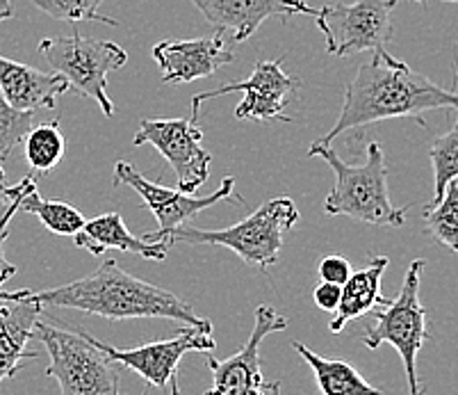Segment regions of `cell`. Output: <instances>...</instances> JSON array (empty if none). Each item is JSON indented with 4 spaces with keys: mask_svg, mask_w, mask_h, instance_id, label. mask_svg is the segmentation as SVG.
Returning a JSON list of instances; mask_svg holds the SVG:
<instances>
[{
    "mask_svg": "<svg viewBox=\"0 0 458 395\" xmlns=\"http://www.w3.org/2000/svg\"><path fill=\"white\" fill-rule=\"evenodd\" d=\"M458 110V91L445 90L438 82L428 81L406 62L390 56L386 48H377L372 60L358 69L344 91L343 112L335 126L315 144L331 147L335 137L352 128L386 119H415L424 126V112Z\"/></svg>",
    "mask_w": 458,
    "mask_h": 395,
    "instance_id": "cell-1",
    "label": "cell"
},
{
    "mask_svg": "<svg viewBox=\"0 0 458 395\" xmlns=\"http://www.w3.org/2000/svg\"><path fill=\"white\" fill-rule=\"evenodd\" d=\"M30 295L44 306L78 309L107 320L165 318L190 327H212L210 320L199 318L176 293L123 272L114 259L78 281L39 293L30 290Z\"/></svg>",
    "mask_w": 458,
    "mask_h": 395,
    "instance_id": "cell-2",
    "label": "cell"
},
{
    "mask_svg": "<svg viewBox=\"0 0 458 395\" xmlns=\"http://www.w3.org/2000/svg\"><path fill=\"white\" fill-rule=\"evenodd\" d=\"M310 158H322L335 174V185L324 202V213L328 218L344 215L356 222L374 227H403L406 208H397L390 202L388 167L378 142H369L365 149V160L360 165H349L331 147L312 144L308 149Z\"/></svg>",
    "mask_w": 458,
    "mask_h": 395,
    "instance_id": "cell-3",
    "label": "cell"
},
{
    "mask_svg": "<svg viewBox=\"0 0 458 395\" xmlns=\"http://www.w3.org/2000/svg\"><path fill=\"white\" fill-rule=\"evenodd\" d=\"M299 222V208L290 197H276L256 208L249 218L237 222L228 228H194L178 227L172 234L174 245H216L235 252L244 263L258 265L260 270H267L278 263V253L283 247V234L290 231Z\"/></svg>",
    "mask_w": 458,
    "mask_h": 395,
    "instance_id": "cell-4",
    "label": "cell"
},
{
    "mask_svg": "<svg viewBox=\"0 0 458 395\" xmlns=\"http://www.w3.org/2000/svg\"><path fill=\"white\" fill-rule=\"evenodd\" d=\"M35 336L48 352V377H55L64 395H116L122 391V364L107 356L85 330L69 331L44 320Z\"/></svg>",
    "mask_w": 458,
    "mask_h": 395,
    "instance_id": "cell-5",
    "label": "cell"
},
{
    "mask_svg": "<svg viewBox=\"0 0 458 395\" xmlns=\"http://www.w3.org/2000/svg\"><path fill=\"white\" fill-rule=\"evenodd\" d=\"M424 265L427 263L422 259L408 265L399 295L374 309V324H369L363 334V345L369 350H377L383 343H388L399 352L403 370H406L408 391L413 395L422 393L418 377V355L424 340H428L427 309L420 302Z\"/></svg>",
    "mask_w": 458,
    "mask_h": 395,
    "instance_id": "cell-6",
    "label": "cell"
},
{
    "mask_svg": "<svg viewBox=\"0 0 458 395\" xmlns=\"http://www.w3.org/2000/svg\"><path fill=\"white\" fill-rule=\"evenodd\" d=\"M39 53L69 81L71 90L98 103L106 117L114 115V103L107 97V73L126 64V48L114 41L71 35L41 39Z\"/></svg>",
    "mask_w": 458,
    "mask_h": 395,
    "instance_id": "cell-7",
    "label": "cell"
},
{
    "mask_svg": "<svg viewBox=\"0 0 458 395\" xmlns=\"http://www.w3.org/2000/svg\"><path fill=\"white\" fill-rule=\"evenodd\" d=\"M397 0H356L352 5H324L315 23L327 37V51L335 57L386 48L393 39V10Z\"/></svg>",
    "mask_w": 458,
    "mask_h": 395,
    "instance_id": "cell-8",
    "label": "cell"
},
{
    "mask_svg": "<svg viewBox=\"0 0 458 395\" xmlns=\"http://www.w3.org/2000/svg\"><path fill=\"white\" fill-rule=\"evenodd\" d=\"M287 56L278 60H258L253 66L251 76L247 81L226 82L216 90L201 91L191 97V122H199L201 115V103L210 99L224 97L231 91H242V103L235 107L237 119H251V122H290L285 115V107L297 99L301 81L294 76H287L283 72V62Z\"/></svg>",
    "mask_w": 458,
    "mask_h": 395,
    "instance_id": "cell-9",
    "label": "cell"
},
{
    "mask_svg": "<svg viewBox=\"0 0 458 395\" xmlns=\"http://www.w3.org/2000/svg\"><path fill=\"white\" fill-rule=\"evenodd\" d=\"M114 185H128L135 190L141 197V202L147 203V208L157 219V231L144 236V240H165L172 247V234L178 227L190 222L191 218H197L201 210L215 206L219 202H240L244 203L242 197H237L235 178L226 176L222 185L216 188V193L208 194V197H191V194L182 193V190L166 188V185H157V183L148 181L141 172H137L131 162L119 160L114 165Z\"/></svg>",
    "mask_w": 458,
    "mask_h": 395,
    "instance_id": "cell-10",
    "label": "cell"
},
{
    "mask_svg": "<svg viewBox=\"0 0 458 395\" xmlns=\"http://www.w3.org/2000/svg\"><path fill=\"white\" fill-rule=\"evenodd\" d=\"M91 340L116 364L137 373L156 389L169 391L174 395L178 393V365L182 356L187 352H210L216 345V340L212 339V327H190V324H185L174 339L140 345L132 350H119L94 336Z\"/></svg>",
    "mask_w": 458,
    "mask_h": 395,
    "instance_id": "cell-11",
    "label": "cell"
},
{
    "mask_svg": "<svg viewBox=\"0 0 458 395\" xmlns=\"http://www.w3.org/2000/svg\"><path fill=\"white\" fill-rule=\"evenodd\" d=\"M201 140L203 131L191 119H141L132 144H153L176 172L178 190L194 194L210 178L212 156Z\"/></svg>",
    "mask_w": 458,
    "mask_h": 395,
    "instance_id": "cell-12",
    "label": "cell"
},
{
    "mask_svg": "<svg viewBox=\"0 0 458 395\" xmlns=\"http://www.w3.org/2000/svg\"><path fill=\"white\" fill-rule=\"evenodd\" d=\"M287 318L278 315L272 305H260L253 315V331L242 350L228 359H208L212 386L208 395H260L278 393L281 384L265 382L260 368V343L276 331L287 330Z\"/></svg>",
    "mask_w": 458,
    "mask_h": 395,
    "instance_id": "cell-13",
    "label": "cell"
},
{
    "mask_svg": "<svg viewBox=\"0 0 458 395\" xmlns=\"http://www.w3.org/2000/svg\"><path fill=\"white\" fill-rule=\"evenodd\" d=\"M44 305L30 295V288H0V384L14 377L26 359H37V352L28 350L35 339V322Z\"/></svg>",
    "mask_w": 458,
    "mask_h": 395,
    "instance_id": "cell-14",
    "label": "cell"
},
{
    "mask_svg": "<svg viewBox=\"0 0 458 395\" xmlns=\"http://www.w3.org/2000/svg\"><path fill=\"white\" fill-rule=\"evenodd\" d=\"M153 60L162 72V82H191L212 76L216 69L235 62V53L224 41L222 32L212 39L160 41L153 46Z\"/></svg>",
    "mask_w": 458,
    "mask_h": 395,
    "instance_id": "cell-15",
    "label": "cell"
},
{
    "mask_svg": "<svg viewBox=\"0 0 458 395\" xmlns=\"http://www.w3.org/2000/svg\"><path fill=\"white\" fill-rule=\"evenodd\" d=\"M216 32H231L233 41H247L269 16L310 14L306 0H191Z\"/></svg>",
    "mask_w": 458,
    "mask_h": 395,
    "instance_id": "cell-16",
    "label": "cell"
},
{
    "mask_svg": "<svg viewBox=\"0 0 458 395\" xmlns=\"http://www.w3.org/2000/svg\"><path fill=\"white\" fill-rule=\"evenodd\" d=\"M66 90L71 87L62 73H44L0 56V91L19 110H51Z\"/></svg>",
    "mask_w": 458,
    "mask_h": 395,
    "instance_id": "cell-17",
    "label": "cell"
},
{
    "mask_svg": "<svg viewBox=\"0 0 458 395\" xmlns=\"http://www.w3.org/2000/svg\"><path fill=\"white\" fill-rule=\"evenodd\" d=\"M73 238L78 247L87 249L94 256H101L107 249H122V252L137 253L148 261H165L172 249L165 240L137 238L119 213H103L94 219H85Z\"/></svg>",
    "mask_w": 458,
    "mask_h": 395,
    "instance_id": "cell-18",
    "label": "cell"
},
{
    "mask_svg": "<svg viewBox=\"0 0 458 395\" xmlns=\"http://www.w3.org/2000/svg\"><path fill=\"white\" fill-rule=\"evenodd\" d=\"M388 256H374L365 268L349 274V279L343 284L340 305L333 311V318L328 322V330L333 334L343 331L352 320L360 318L365 313H372L377 306L388 302L381 295V279L386 268H388Z\"/></svg>",
    "mask_w": 458,
    "mask_h": 395,
    "instance_id": "cell-19",
    "label": "cell"
},
{
    "mask_svg": "<svg viewBox=\"0 0 458 395\" xmlns=\"http://www.w3.org/2000/svg\"><path fill=\"white\" fill-rule=\"evenodd\" d=\"M293 348L301 355V359L315 373L319 391L324 395H358V393H381L378 386H372L363 380V375L353 368L352 364L343 359H328V356L318 355V352L308 350L306 345L293 340Z\"/></svg>",
    "mask_w": 458,
    "mask_h": 395,
    "instance_id": "cell-20",
    "label": "cell"
},
{
    "mask_svg": "<svg viewBox=\"0 0 458 395\" xmlns=\"http://www.w3.org/2000/svg\"><path fill=\"white\" fill-rule=\"evenodd\" d=\"M19 210L39 218V222L55 236H76L82 228V224H85V218H82V213L76 206L41 197L37 193V183H32L30 188L23 193L19 202Z\"/></svg>",
    "mask_w": 458,
    "mask_h": 395,
    "instance_id": "cell-21",
    "label": "cell"
},
{
    "mask_svg": "<svg viewBox=\"0 0 458 395\" xmlns=\"http://www.w3.org/2000/svg\"><path fill=\"white\" fill-rule=\"evenodd\" d=\"M23 142H26V160L35 174L53 172L64 158L66 144L60 131V122L32 126L23 137Z\"/></svg>",
    "mask_w": 458,
    "mask_h": 395,
    "instance_id": "cell-22",
    "label": "cell"
},
{
    "mask_svg": "<svg viewBox=\"0 0 458 395\" xmlns=\"http://www.w3.org/2000/svg\"><path fill=\"white\" fill-rule=\"evenodd\" d=\"M424 224L440 245L458 253V178L449 183L438 202L424 208Z\"/></svg>",
    "mask_w": 458,
    "mask_h": 395,
    "instance_id": "cell-23",
    "label": "cell"
},
{
    "mask_svg": "<svg viewBox=\"0 0 458 395\" xmlns=\"http://www.w3.org/2000/svg\"><path fill=\"white\" fill-rule=\"evenodd\" d=\"M433 165V202L443 197L445 188L458 178V122L433 142L428 151Z\"/></svg>",
    "mask_w": 458,
    "mask_h": 395,
    "instance_id": "cell-24",
    "label": "cell"
},
{
    "mask_svg": "<svg viewBox=\"0 0 458 395\" xmlns=\"http://www.w3.org/2000/svg\"><path fill=\"white\" fill-rule=\"evenodd\" d=\"M32 3L53 19L69 21V23L96 21V23H103V26H119L114 19L98 12L106 0H32Z\"/></svg>",
    "mask_w": 458,
    "mask_h": 395,
    "instance_id": "cell-25",
    "label": "cell"
},
{
    "mask_svg": "<svg viewBox=\"0 0 458 395\" xmlns=\"http://www.w3.org/2000/svg\"><path fill=\"white\" fill-rule=\"evenodd\" d=\"M32 126H35V112L19 110L0 91V158H10V153L23 142V137Z\"/></svg>",
    "mask_w": 458,
    "mask_h": 395,
    "instance_id": "cell-26",
    "label": "cell"
},
{
    "mask_svg": "<svg viewBox=\"0 0 458 395\" xmlns=\"http://www.w3.org/2000/svg\"><path fill=\"white\" fill-rule=\"evenodd\" d=\"M32 183H37L35 172L28 174V176L23 178V181H21L19 185H16L14 199H12V203H10V206H7V210H5V213H3V218H0V288H3V286H5L7 281H10V279L16 274V265H12L10 261L5 259V240H7V236H10L12 218H14L16 213H19L21 197H23V193H26V190L30 188Z\"/></svg>",
    "mask_w": 458,
    "mask_h": 395,
    "instance_id": "cell-27",
    "label": "cell"
},
{
    "mask_svg": "<svg viewBox=\"0 0 458 395\" xmlns=\"http://www.w3.org/2000/svg\"><path fill=\"white\" fill-rule=\"evenodd\" d=\"M318 274L319 281H331V284L343 286L349 279V274H352V263L344 256H335L333 253V256H327V259L319 261Z\"/></svg>",
    "mask_w": 458,
    "mask_h": 395,
    "instance_id": "cell-28",
    "label": "cell"
},
{
    "mask_svg": "<svg viewBox=\"0 0 458 395\" xmlns=\"http://www.w3.org/2000/svg\"><path fill=\"white\" fill-rule=\"evenodd\" d=\"M340 297H343V286L331 284V281H319V286L312 293V299H315L318 309L327 311V313H333L337 309Z\"/></svg>",
    "mask_w": 458,
    "mask_h": 395,
    "instance_id": "cell-29",
    "label": "cell"
},
{
    "mask_svg": "<svg viewBox=\"0 0 458 395\" xmlns=\"http://www.w3.org/2000/svg\"><path fill=\"white\" fill-rule=\"evenodd\" d=\"M14 10H12V0H0V23L7 19H12Z\"/></svg>",
    "mask_w": 458,
    "mask_h": 395,
    "instance_id": "cell-30",
    "label": "cell"
},
{
    "mask_svg": "<svg viewBox=\"0 0 458 395\" xmlns=\"http://www.w3.org/2000/svg\"><path fill=\"white\" fill-rule=\"evenodd\" d=\"M14 194H16V185H14V188H12V193L7 194V197H0V218H3V213H5L7 206H10V203H12Z\"/></svg>",
    "mask_w": 458,
    "mask_h": 395,
    "instance_id": "cell-31",
    "label": "cell"
},
{
    "mask_svg": "<svg viewBox=\"0 0 458 395\" xmlns=\"http://www.w3.org/2000/svg\"><path fill=\"white\" fill-rule=\"evenodd\" d=\"M10 193L12 188H7L5 185V172H3V167H0V197H7Z\"/></svg>",
    "mask_w": 458,
    "mask_h": 395,
    "instance_id": "cell-32",
    "label": "cell"
},
{
    "mask_svg": "<svg viewBox=\"0 0 458 395\" xmlns=\"http://www.w3.org/2000/svg\"><path fill=\"white\" fill-rule=\"evenodd\" d=\"M415 3H428V0H415ZM440 3H456L458 5V0H440Z\"/></svg>",
    "mask_w": 458,
    "mask_h": 395,
    "instance_id": "cell-33",
    "label": "cell"
}]
</instances>
